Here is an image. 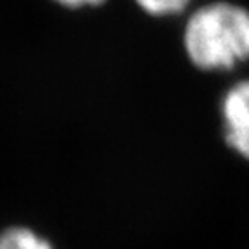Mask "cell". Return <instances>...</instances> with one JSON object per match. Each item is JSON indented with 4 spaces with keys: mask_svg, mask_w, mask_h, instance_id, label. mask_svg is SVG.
<instances>
[{
    "mask_svg": "<svg viewBox=\"0 0 249 249\" xmlns=\"http://www.w3.org/2000/svg\"><path fill=\"white\" fill-rule=\"evenodd\" d=\"M182 45L201 71H230L249 61V9L216 0L194 9L182 31Z\"/></svg>",
    "mask_w": 249,
    "mask_h": 249,
    "instance_id": "obj_1",
    "label": "cell"
},
{
    "mask_svg": "<svg viewBox=\"0 0 249 249\" xmlns=\"http://www.w3.org/2000/svg\"><path fill=\"white\" fill-rule=\"evenodd\" d=\"M220 114L227 145L249 161V80H241L227 89Z\"/></svg>",
    "mask_w": 249,
    "mask_h": 249,
    "instance_id": "obj_2",
    "label": "cell"
},
{
    "mask_svg": "<svg viewBox=\"0 0 249 249\" xmlns=\"http://www.w3.org/2000/svg\"><path fill=\"white\" fill-rule=\"evenodd\" d=\"M0 249H54L51 242L26 227H11L0 233Z\"/></svg>",
    "mask_w": 249,
    "mask_h": 249,
    "instance_id": "obj_3",
    "label": "cell"
},
{
    "mask_svg": "<svg viewBox=\"0 0 249 249\" xmlns=\"http://www.w3.org/2000/svg\"><path fill=\"white\" fill-rule=\"evenodd\" d=\"M145 14L154 18H170V16H180L191 7L192 0H135Z\"/></svg>",
    "mask_w": 249,
    "mask_h": 249,
    "instance_id": "obj_4",
    "label": "cell"
},
{
    "mask_svg": "<svg viewBox=\"0 0 249 249\" xmlns=\"http://www.w3.org/2000/svg\"><path fill=\"white\" fill-rule=\"evenodd\" d=\"M61 7L66 9H85V7H99L106 0H52Z\"/></svg>",
    "mask_w": 249,
    "mask_h": 249,
    "instance_id": "obj_5",
    "label": "cell"
}]
</instances>
